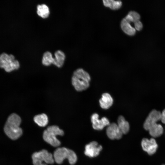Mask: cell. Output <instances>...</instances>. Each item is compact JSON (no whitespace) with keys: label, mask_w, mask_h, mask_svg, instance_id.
Returning <instances> with one entry per match:
<instances>
[{"label":"cell","mask_w":165,"mask_h":165,"mask_svg":"<svg viewBox=\"0 0 165 165\" xmlns=\"http://www.w3.org/2000/svg\"><path fill=\"white\" fill-rule=\"evenodd\" d=\"M161 116L160 112L153 110L150 112L144 123V128L148 131L150 135L153 137H159L163 133L162 126L157 123L161 120Z\"/></svg>","instance_id":"obj_1"},{"label":"cell","mask_w":165,"mask_h":165,"mask_svg":"<svg viewBox=\"0 0 165 165\" xmlns=\"http://www.w3.org/2000/svg\"><path fill=\"white\" fill-rule=\"evenodd\" d=\"M20 117L15 113L11 114L8 117L4 127V131L10 139L16 140L22 134V130L20 127L21 123Z\"/></svg>","instance_id":"obj_2"},{"label":"cell","mask_w":165,"mask_h":165,"mask_svg":"<svg viewBox=\"0 0 165 165\" xmlns=\"http://www.w3.org/2000/svg\"><path fill=\"white\" fill-rule=\"evenodd\" d=\"M90 77L86 72L81 68L76 70L72 78V83L75 90L81 91L87 89L90 86Z\"/></svg>","instance_id":"obj_3"},{"label":"cell","mask_w":165,"mask_h":165,"mask_svg":"<svg viewBox=\"0 0 165 165\" xmlns=\"http://www.w3.org/2000/svg\"><path fill=\"white\" fill-rule=\"evenodd\" d=\"M64 134L63 130L56 125L48 127L43 133V137L44 141L52 146L57 147L61 144L60 141L57 138L58 135L62 136Z\"/></svg>","instance_id":"obj_4"},{"label":"cell","mask_w":165,"mask_h":165,"mask_svg":"<svg viewBox=\"0 0 165 165\" xmlns=\"http://www.w3.org/2000/svg\"><path fill=\"white\" fill-rule=\"evenodd\" d=\"M53 156L54 161L59 164L62 163L65 159L68 160L71 165L74 164L77 160V156L75 153L72 150L65 147L57 148Z\"/></svg>","instance_id":"obj_5"},{"label":"cell","mask_w":165,"mask_h":165,"mask_svg":"<svg viewBox=\"0 0 165 165\" xmlns=\"http://www.w3.org/2000/svg\"><path fill=\"white\" fill-rule=\"evenodd\" d=\"M20 66L19 61L15 60L13 55H8L5 53L0 55V68H4L6 72H10L17 69Z\"/></svg>","instance_id":"obj_6"},{"label":"cell","mask_w":165,"mask_h":165,"mask_svg":"<svg viewBox=\"0 0 165 165\" xmlns=\"http://www.w3.org/2000/svg\"><path fill=\"white\" fill-rule=\"evenodd\" d=\"M32 158L34 165H47L53 164L54 161L52 154L45 149L34 153Z\"/></svg>","instance_id":"obj_7"},{"label":"cell","mask_w":165,"mask_h":165,"mask_svg":"<svg viewBox=\"0 0 165 165\" xmlns=\"http://www.w3.org/2000/svg\"><path fill=\"white\" fill-rule=\"evenodd\" d=\"M129 12L126 16L121 20V27L123 31L127 34L133 35L136 33V29L131 24V22L134 23L138 21Z\"/></svg>","instance_id":"obj_8"},{"label":"cell","mask_w":165,"mask_h":165,"mask_svg":"<svg viewBox=\"0 0 165 165\" xmlns=\"http://www.w3.org/2000/svg\"><path fill=\"white\" fill-rule=\"evenodd\" d=\"M143 150L150 155L154 154L158 148V145L155 140L153 138L150 139L143 138L141 141Z\"/></svg>","instance_id":"obj_9"},{"label":"cell","mask_w":165,"mask_h":165,"mask_svg":"<svg viewBox=\"0 0 165 165\" xmlns=\"http://www.w3.org/2000/svg\"><path fill=\"white\" fill-rule=\"evenodd\" d=\"M91 119L93 127L96 130H102L110 124L109 120L106 117H103L101 119H99V115L96 113L92 115Z\"/></svg>","instance_id":"obj_10"},{"label":"cell","mask_w":165,"mask_h":165,"mask_svg":"<svg viewBox=\"0 0 165 165\" xmlns=\"http://www.w3.org/2000/svg\"><path fill=\"white\" fill-rule=\"evenodd\" d=\"M102 148V146L98 145L96 141H92L86 145L84 153L89 157H95L98 155Z\"/></svg>","instance_id":"obj_11"},{"label":"cell","mask_w":165,"mask_h":165,"mask_svg":"<svg viewBox=\"0 0 165 165\" xmlns=\"http://www.w3.org/2000/svg\"><path fill=\"white\" fill-rule=\"evenodd\" d=\"M106 134L108 137L112 140L119 139L122 138L123 134L117 124L115 123L110 124L108 126Z\"/></svg>","instance_id":"obj_12"},{"label":"cell","mask_w":165,"mask_h":165,"mask_svg":"<svg viewBox=\"0 0 165 165\" xmlns=\"http://www.w3.org/2000/svg\"><path fill=\"white\" fill-rule=\"evenodd\" d=\"M99 101L101 107L103 109H107L112 106L113 101L111 95L105 93L102 94Z\"/></svg>","instance_id":"obj_13"},{"label":"cell","mask_w":165,"mask_h":165,"mask_svg":"<svg viewBox=\"0 0 165 165\" xmlns=\"http://www.w3.org/2000/svg\"><path fill=\"white\" fill-rule=\"evenodd\" d=\"M65 58L64 53L60 50H57L54 53L53 64L58 68H61L63 66Z\"/></svg>","instance_id":"obj_14"},{"label":"cell","mask_w":165,"mask_h":165,"mask_svg":"<svg viewBox=\"0 0 165 165\" xmlns=\"http://www.w3.org/2000/svg\"><path fill=\"white\" fill-rule=\"evenodd\" d=\"M117 124L123 134H126L128 132L130 129L129 124L123 116H120L118 117Z\"/></svg>","instance_id":"obj_15"},{"label":"cell","mask_w":165,"mask_h":165,"mask_svg":"<svg viewBox=\"0 0 165 165\" xmlns=\"http://www.w3.org/2000/svg\"><path fill=\"white\" fill-rule=\"evenodd\" d=\"M37 13L38 15L43 18L47 17L50 13L49 7L46 4H38L37 6Z\"/></svg>","instance_id":"obj_16"},{"label":"cell","mask_w":165,"mask_h":165,"mask_svg":"<svg viewBox=\"0 0 165 165\" xmlns=\"http://www.w3.org/2000/svg\"><path fill=\"white\" fill-rule=\"evenodd\" d=\"M34 121L38 126L44 127L48 124V118L47 115L45 113L37 115L34 117Z\"/></svg>","instance_id":"obj_17"},{"label":"cell","mask_w":165,"mask_h":165,"mask_svg":"<svg viewBox=\"0 0 165 165\" xmlns=\"http://www.w3.org/2000/svg\"><path fill=\"white\" fill-rule=\"evenodd\" d=\"M103 1L105 6L113 10L119 9L122 5V2L120 0H103Z\"/></svg>","instance_id":"obj_18"},{"label":"cell","mask_w":165,"mask_h":165,"mask_svg":"<svg viewBox=\"0 0 165 165\" xmlns=\"http://www.w3.org/2000/svg\"><path fill=\"white\" fill-rule=\"evenodd\" d=\"M53 61L54 57L50 52L47 51L43 53L42 61L43 65L49 66L53 64Z\"/></svg>","instance_id":"obj_19"},{"label":"cell","mask_w":165,"mask_h":165,"mask_svg":"<svg viewBox=\"0 0 165 165\" xmlns=\"http://www.w3.org/2000/svg\"><path fill=\"white\" fill-rule=\"evenodd\" d=\"M135 28L138 31H140L143 27V24L141 22L138 20L134 23Z\"/></svg>","instance_id":"obj_20"},{"label":"cell","mask_w":165,"mask_h":165,"mask_svg":"<svg viewBox=\"0 0 165 165\" xmlns=\"http://www.w3.org/2000/svg\"><path fill=\"white\" fill-rule=\"evenodd\" d=\"M161 120L163 123L165 124V109L161 113Z\"/></svg>","instance_id":"obj_21"},{"label":"cell","mask_w":165,"mask_h":165,"mask_svg":"<svg viewBox=\"0 0 165 165\" xmlns=\"http://www.w3.org/2000/svg\"><path fill=\"white\" fill-rule=\"evenodd\" d=\"M162 165H165L164 164H162Z\"/></svg>","instance_id":"obj_22"}]
</instances>
